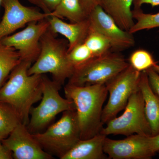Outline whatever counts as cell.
<instances>
[{"mask_svg":"<svg viewBox=\"0 0 159 159\" xmlns=\"http://www.w3.org/2000/svg\"><path fill=\"white\" fill-rule=\"evenodd\" d=\"M48 9L49 13L53 11L59 4L61 0H41Z\"/></svg>","mask_w":159,"mask_h":159,"instance_id":"29","label":"cell"},{"mask_svg":"<svg viewBox=\"0 0 159 159\" xmlns=\"http://www.w3.org/2000/svg\"><path fill=\"white\" fill-rule=\"evenodd\" d=\"M12 152L15 159H51L29 131L27 125L19 123L9 136L1 141Z\"/></svg>","mask_w":159,"mask_h":159,"instance_id":"13","label":"cell"},{"mask_svg":"<svg viewBox=\"0 0 159 159\" xmlns=\"http://www.w3.org/2000/svg\"><path fill=\"white\" fill-rule=\"evenodd\" d=\"M129 60V65L140 72L151 68L157 63L148 51L143 49H139L133 52Z\"/></svg>","mask_w":159,"mask_h":159,"instance_id":"23","label":"cell"},{"mask_svg":"<svg viewBox=\"0 0 159 159\" xmlns=\"http://www.w3.org/2000/svg\"><path fill=\"white\" fill-rule=\"evenodd\" d=\"M83 11L87 17L97 6L100 5V0H80Z\"/></svg>","mask_w":159,"mask_h":159,"instance_id":"26","label":"cell"},{"mask_svg":"<svg viewBox=\"0 0 159 159\" xmlns=\"http://www.w3.org/2000/svg\"><path fill=\"white\" fill-rule=\"evenodd\" d=\"M139 88L144 99L145 117L150 125L152 136H154L159 134V97L151 88L145 71L141 72Z\"/></svg>","mask_w":159,"mask_h":159,"instance_id":"15","label":"cell"},{"mask_svg":"<svg viewBox=\"0 0 159 159\" xmlns=\"http://www.w3.org/2000/svg\"><path fill=\"white\" fill-rule=\"evenodd\" d=\"M43 97L39 105L32 107L27 128L32 134L42 132L61 113L75 109L74 103L59 94L61 85L42 76Z\"/></svg>","mask_w":159,"mask_h":159,"instance_id":"6","label":"cell"},{"mask_svg":"<svg viewBox=\"0 0 159 159\" xmlns=\"http://www.w3.org/2000/svg\"><path fill=\"white\" fill-rule=\"evenodd\" d=\"M134 0H100V5L121 29L129 31L134 24L131 7Z\"/></svg>","mask_w":159,"mask_h":159,"instance_id":"17","label":"cell"},{"mask_svg":"<svg viewBox=\"0 0 159 159\" xmlns=\"http://www.w3.org/2000/svg\"><path fill=\"white\" fill-rule=\"evenodd\" d=\"M45 151L61 159L80 140V131L75 109L65 111L57 122L43 132L33 134Z\"/></svg>","mask_w":159,"mask_h":159,"instance_id":"4","label":"cell"},{"mask_svg":"<svg viewBox=\"0 0 159 159\" xmlns=\"http://www.w3.org/2000/svg\"><path fill=\"white\" fill-rule=\"evenodd\" d=\"M66 97L74 103L80 131V139H90L100 133L102 128V106L108 91L105 84L77 86L67 84Z\"/></svg>","mask_w":159,"mask_h":159,"instance_id":"2","label":"cell"},{"mask_svg":"<svg viewBox=\"0 0 159 159\" xmlns=\"http://www.w3.org/2000/svg\"><path fill=\"white\" fill-rule=\"evenodd\" d=\"M106 136L99 133L87 139H80L61 159H106L103 150Z\"/></svg>","mask_w":159,"mask_h":159,"instance_id":"16","label":"cell"},{"mask_svg":"<svg viewBox=\"0 0 159 159\" xmlns=\"http://www.w3.org/2000/svg\"><path fill=\"white\" fill-rule=\"evenodd\" d=\"M2 145V142H1V141H0V145Z\"/></svg>","mask_w":159,"mask_h":159,"instance_id":"33","label":"cell"},{"mask_svg":"<svg viewBox=\"0 0 159 159\" xmlns=\"http://www.w3.org/2000/svg\"><path fill=\"white\" fill-rule=\"evenodd\" d=\"M129 65L118 52L109 51L75 69L68 84L77 86L106 84Z\"/></svg>","mask_w":159,"mask_h":159,"instance_id":"5","label":"cell"},{"mask_svg":"<svg viewBox=\"0 0 159 159\" xmlns=\"http://www.w3.org/2000/svg\"><path fill=\"white\" fill-rule=\"evenodd\" d=\"M152 68L159 75V65H158L157 64H156L155 65L152 67Z\"/></svg>","mask_w":159,"mask_h":159,"instance_id":"31","label":"cell"},{"mask_svg":"<svg viewBox=\"0 0 159 159\" xmlns=\"http://www.w3.org/2000/svg\"><path fill=\"white\" fill-rule=\"evenodd\" d=\"M148 76L151 88L159 97V75L152 68L145 71Z\"/></svg>","mask_w":159,"mask_h":159,"instance_id":"25","label":"cell"},{"mask_svg":"<svg viewBox=\"0 0 159 159\" xmlns=\"http://www.w3.org/2000/svg\"><path fill=\"white\" fill-rule=\"evenodd\" d=\"M49 16L61 19H67L71 23L79 22L88 18L83 11L80 0H61Z\"/></svg>","mask_w":159,"mask_h":159,"instance_id":"19","label":"cell"},{"mask_svg":"<svg viewBox=\"0 0 159 159\" xmlns=\"http://www.w3.org/2000/svg\"><path fill=\"white\" fill-rule=\"evenodd\" d=\"M50 29L40 39L39 56L28 70L29 75L50 73L53 80L62 85L73 75L74 68L68 58L65 44L54 36Z\"/></svg>","mask_w":159,"mask_h":159,"instance_id":"3","label":"cell"},{"mask_svg":"<svg viewBox=\"0 0 159 159\" xmlns=\"http://www.w3.org/2000/svg\"><path fill=\"white\" fill-rule=\"evenodd\" d=\"M21 61L17 51L0 42V88L9 78L11 72Z\"/></svg>","mask_w":159,"mask_h":159,"instance_id":"18","label":"cell"},{"mask_svg":"<svg viewBox=\"0 0 159 159\" xmlns=\"http://www.w3.org/2000/svg\"><path fill=\"white\" fill-rule=\"evenodd\" d=\"M84 43L89 49L94 57L106 54L111 49L107 39L97 31L90 29Z\"/></svg>","mask_w":159,"mask_h":159,"instance_id":"22","label":"cell"},{"mask_svg":"<svg viewBox=\"0 0 159 159\" xmlns=\"http://www.w3.org/2000/svg\"><path fill=\"white\" fill-rule=\"evenodd\" d=\"M31 64L22 61L0 88V101L11 106L26 125L32 105L41 100L43 97V75H29L28 70Z\"/></svg>","mask_w":159,"mask_h":159,"instance_id":"1","label":"cell"},{"mask_svg":"<svg viewBox=\"0 0 159 159\" xmlns=\"http://www.w3.org/2000/svg\"><path fill=\"white\" fill-rule=\"evenodd\" d=\"M133 16L135 20L129 32L132 34L144 30L159 28V12L156 14H148L141 8L132 10Z\"/></svg>","mask_w":159,"mask_h":159,"instance_id":"21","label":"cell"},{"mask_svg":"<svg viewBox=\"0 0 159 159\" xmlns=\"http://www.w3.org/2000/svg\"><path fill=\"white\" fill-rule=\"evenodd\" d=\"M103 150L108 158L112 159H150L156 154L150 136L137 134L122 140H113L106 137Z\"/></svg>","mask_w":159,"mask_h":159,"instance_id":"11","label":"cell"},{"mask_svg":"<svg viewBox=\"0 0 159 159\" xmlns=\"http://www.w3.org/2000/svg\"><path fill=\"white\" fill-rule=\"evenodd\" d=\"M145 4H149L154 7L159 6V0H134V8H141V6Z\"/></svg>","mask_w":159,"mask_h":159,"instance_id":"27","label":"cell"},{"mask_svg":"<svg viewBox=\"0 0 159 159\" xmlns=\"http://www.w3.org/2000/svg\"><path fill=\"white\" fill-rule=\"evenodd\" d=\"M141 74V72L135 70L129 65L105 84L109 97L102 110L103 125L116 117L119 112L125 109L131 96L139 89Z\"/></svg>","mask_w":159,"mask_h":159,"instance_id":"8","label":"cell"},{"mask_svg":"<svg viewBox=\"0 0 159 159\" xmlns=\"http://www.w3.org/2000/svg\"><path fill=\"white\" fill-rule=\"evenodd\" d=\"M48 18L29 23L25 29L0 41L4 45L14 48L22 61L34 62L40 52V39L49 29Z\"/></svg>","mask_w":159,"mask_h":159,"instance_id":"9","label":"cell"},{"mask_svg":"<svg viewBox=\"0 0 159 159\" xmlns=\"http://www.w3.org/2000/svg\"><path fill=\"white\" fill-rule=\"evenodd\" d=\"M151 144L155 153H159V134L154 136H150Z\"/></svg>","mask_w":159,"mask_h":159,"instance_id":"30","label":"cell"},{"mask_svg":"<svg viewBox=\"0 0 159 159\" xmlns=\"http://www.w3.org/2000/svg\"><path fill=\"white\" fill-rule=\"evenodd\" d=\"M68 58L74 70L94 57L84 43L80 44L68 52Z\"/></svg>","mask_w":159,"mask_h":159,"instance_id":"24","label":"cell"},{"mask_svg":"<svg viewBox=\"0 0 159 159\" xmlns=\"http://www.w3.org/2000/svg\"><path fill=\"white\" fill-rule=\"evenodd\" d=\"M12 152L2 143L0 145V159H12Z\"/></svg>","mask_w":159,"mask_h":159,"instance_id":"28","label":"cell"},{"mask_svg":"<svg viewBox=\"0 0 159 159\" xmlns=\"http://www.w3.org/2000/svg\"><path fill=\"white\" fill-rule=\"evenodd\" d=\"M2 0H0V6L2 5Z\"/></svg>","mask_w":159,"mask_h":159,"instance_id":"32","label":"cell"},{"mask_svg":"<svg viewBox=\"0 0 159 159\" xmlns=\"http://www.w3.org/2000/svg\"><path fill=\"white\" fill-rule=\"evenodd\" d=\"M1 6L4 7L5 12L0 21V41L29 23L50 16L49 13L23 6L19 0H2Z\"/></svg>","mask_w":159,"mask_h":159,"instance_id":"12","label":"cell"},{"mask_svg":"<svg viewBox=\"0 0 159 159\" xmlns=\"http://www.w3.org/2000/svg\"><path fill=\"white\" fill-rule=\"evenodd\" d=\"M20 122L16 111L8 103L0 101V141L9 136Z\"/></svg>","mask_w":159,"mask_h":159,"instance_id":"20","label":"cell"},{"mask_svg":"<svg viewBox=\"0 0 159 159\" xmlns=\"http://www.w3.org/2000/svg\"><path fill=\"white\" fill-rule=\"evenodd\" d=\"M49 29L54 34H59L68 40V53L80 44L84 43L89 31L88 18L77 23H68L54 16L48 18Z\"/></svg>","mask_w":159,"mask_h":159,"instance_id":"14","label":"cell"},{"mask_svg":"<svg viewBox=\"0 0 159 159\" xmlns=\"http://www.w3.org/2000/svg\"><path fill=\"white\" fill-rule=\"evenodd\" d=\"M124 110L120 116L107 122L100 133L106 136L113 134L127 137L134 134L152 136L150 125L145 117L144 99L139 88L131 96Z\"/></svg>","mask_w":159,"mask_h":159,"instance_id":"7","label":"cell"},{"mask_svg":"<svg viewBox=\"0 0 159 159\" xmlns=\"http://www.w3.org/2000/svg\"><path fill=\"white\" fill-rule=\"evenodd\" d=\"M88 18L89 29L97 31L107 39L111 49L116 52L134 46L135 40L133 34L121 29L99 5L93 10Z\"/></svg>","mask_w":159,"mask_h":159,"instance_id":"10","label":"cell"}]
</instances>
